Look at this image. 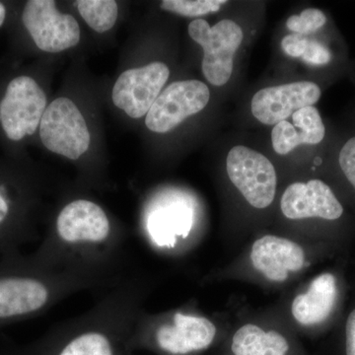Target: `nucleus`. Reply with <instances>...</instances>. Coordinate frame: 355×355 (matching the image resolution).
<instances>
[{"instance_id":"nucleus-21","label":"nucleus","mask_w":355,"mask_h":355,"mask_svg":"<svg viewBox=\"0 0 355 355\" xmlns=\"http://www.w3.org/2000/svg\"><path fill=\"white\" fill-rule=\"evenodd\" d=\"M272 142L273 149L279 155H286L301 144H309L304 135L287 121H280L275 125L272 132Z\"/></svg>"},{"instance_id":"nucleus-14","label":"nucleus","mask_w":355,"mask_h":355,"mask_svg":"<svg viewBox=\"0 0 355 355\" xmlns=\"http://www.w3.org/2000/svg\"><path fill=\"white\" fill-rule=\"evenodd\" d=\"M280 207L284 216L292 220L322 218L333 221L343 214L342 203L331 187L319 179L291 184L282 195Z\"/></svg>"},{"instance_id":"nucleus-26","label":"nucleus","mask_w":355,"mask_h":355,"mask_svg":"<svg viewBox=\"0 0 355 355\" xmlns=\"http://www.w3.org/2000/svg\"><path fill=\"white\" fill-rule=\"evenodd\" d=\"M347 355H355V309L347 323Z\"/></svg>"},{"instance_id":"nucleus-25","label":"nucleus","mask_w":355,"mask_h":355,"mask_svg":"<svg viewBox=\"0 0 355 355\" xmlns=\"http://www.w3.org/2000/svg\"><path fill=\"white\" fill-rule=\"evenodd\" d=\"M308 37L303 35H287L282 39V48L291 58H302L307 48Z\"/></svg>"},{"instance_id":"nucleus-6","label":"nucleus","mask_w":355,"mask_h":355,"mask_svg":"<svg viewBox=\"0 0 355 355\" xmlns=\"http://www.w3.org/2000/svg\"><path fill=\"white\" fill-rule=\"evenodd\" d=\"M46 96L32 76H14L0 96V130L13 144L38 130L46 109Z\"/></svg>"},{"instance_id":"nucleus-19","label":"nucleus","mask_w":355,"mask_h":355,"mask_svg":"<svg viewBox=\"0 0 355 355\" xmlns=\"http://www.w3.org/2000/svg\"><path fill=\"white\" fill-rule=\"evenodd\" d=\"M81 17L98 33L111 30L118 19V3L114 0H79L76 2Z\"/></svg>"},{"instance_id":"nucleus-20","label":"nucleus","mask_w":355,"mask_h":355,"mask_svg":"<svg viewBox=\"0 0 355 355\" xmlns=\"http://www.w3.org/2000/svg\"><path fill=\"white\" fill-rule=\"evenodd\" d=\"M225 3L223 0H164L161 8L186 17H198L217 12Z\"/></svg>"},{"instance_id":"nucleus-2","label":"nucleus","mask_w":355,"mask_h":355,"mask_svg":"<svg viewBox=\"0 0 355 355\" xmlns=\"http://www.w3.org/2000/svg\"><path fill=\"white\" fill-rule=\"evenodd\" d=\"M146 289L141 280L130 275L87 312L18 349V355H132L130 340Z\"/></svg>"},{"instance_id":"nucleus-8","label":"nucleus","mask_w":355,"mask_h":355,"mask_svg":"<svg viewBox=\"0 0 355 355\" xmlns=\"http://www.w3.org/2000/svg\"><path fill=\"white\" fill-rule=\"evenodd\" d=\"M40 139L51 153L77 160L88 150L91 137L83 114L67 98H58L44 111Z\"/></svg>"},{"instance_id":"nucleus-28","label":"nucleus","mask_w":355,"mask_h":355,"mask_svg":"<svg viewBox=\"0 0 355 355\" xmlns=\"http://www.w3.org/2000/svg\"><path fill=\"white\" fill-rule=\"evenodd\" d=\"M0 355H18V349L0 350Z\"/></svg>"},{"instance_id":"nucleus-13","label":"nucleus","mask_w":355,"mask_h":355,"mask_svg":"<svg viewBox=\"0 0 355 355\" xmlns=\"http://www.w3.org/2000/svg\"><path fill=\"white\" fill-rule=\"evenodd\" d=\"M322 90L312 81L261 89L252 99V114L263 125H277L305 107L314 106Z\"/></svg>"},{"instance_id":"nucleus-7","label":"nucleus","mask_w":355,"mask_h":355,"mask_svg":"<svg viewBox=\"0 0 355 355\" xmlns=\"http://www.w3.org/2000/svg\"><path fill=\"white\" fill-rule=\"evenodd\" d=\"M189 35L202 46V72L214 86L228 83L233 72L234 55L244 39L241 27L234 21H219L214 27L203 19L193 20L189 25Z\"/></svg>"},{"instance_id":"nucleus-11","label":"nucleus","mask_w":355,"mask_h":355,"mask_svg":"<svg viewBox=\"0 0 355 355\" xmlns=\"http://www.w3.org/2000/svg\"><path fill=\"white\" fill-rule=\"evenodd\" d=\"M209 99V89L202 81L184 80L170 84L147 113L146 127L153 132H170L189 116L202 111Z\"/></svg>"},{"instance_id":"nucleus-17","label":"nucleus","mask_w":355,"mask_h":355,"mask_svg":"<svg viewBox=\"0 0 355 355\" xmlns=\"http://www.w3.org/2000/svg\"><path fill=\"white\" fill-rule=\"evenodd\" d=\"M193 226L191 209L183 203H173L153 210L147 218V236L151 244L158 248L174 249L177 237L186 239Z\"/></svg>"},{"instance_id":"nucleus-12","label":"nucleus","mask_w":355,"mask_h":355,"mask_svg":"<svg viewBox=\"0 0 355 355\" xmlns=\"http://www.w3.org/2000/svg\"><path fill=\"white\" fill-rule=\"evenodd\" d=\"M170 70L167 65L154 62L123 72L114 83L112 99L114 106L132 119L146 116L160 95Z\"/></svg>"},{"instance_id":"nucleus-27","label":"nucleus","mask_w":355,"mask_h":355,"mask_svg":"<svg viewBox=\"0 0 355 355\" xmlns=\"http://www.w3.org/2000/svg\"><path fill=\"white\" fill-rule=\"evenodd\" d=\"M7 17V8L6 4L0 2V28L2 27V25L6 22Z\"/></svg>"},{"instance_id":"nucleus-15","label":"nucleus","mask_w":355,"mask_h":355,"mask_svg":"<svg viewBox=\"0 0 355 355\" xmlns=\"http://www.w3.org/2000/svg\"><path fill=\"white\" fill-rule=\"evenodd\" d=\"M254 268L270 282H282L289 273L298 272L305 263V254L297 243L277 236L266 235L252 247Z\"/></svg>"},{"instance_id":"nucleus-10","label":"nucleus","mask_w":355,"mask_h":355,"mask_svg":"<svg viewBox=\"0 0 355 355\" xmlns=\"http://www.w3.org/2000/svg\"><path fill=\"white\" fill-rule=\"evenodd\" d=\"M21 21L39 50L60 53L80 41V28L73 16L60 13L53 0H30Z\"/></svg>"},{"instance_id":"nucleus-1","label":"nucleus","mask_w":355,"mask_h":355,"mask_svg":"<svg viewBox=\"0 0 355 355\" xmlns=\"http://www.w3.org/2000/svg\"><path fill=\"white\" fill-rule=\"evenodd\" d=\"M125 235L101 205L77 198L58 212L32 260L49 270L121 282Z\"/></svg>"},{"instance_id":"nucleus-23","label":"nucleus","mask_w":355,"mask_h":355,"mask_svg":"<svg viewBox=\"0 0 355 355\" xmlns=\"http://www.w3.org/2000/svg\"><path fill=\"white\" fill-rule=\"evenodd\" d=\"M336 55L329 44L315 38L308 40L302 60L314 67H326L333 64Z\"/></svg>"},{"instance_id":"nucleus-24","label":"nucleus","mask_w":355,"mask_h":355,"mask_svg":"<svg viewBox=\"0 0 355 355\" xmlns=\"http://www.w3.org/2000/svg\"><path fill=\"white\" fill-rule=\"evenodd\" d=\"M340 171L355 191V135L345 140L338 153Z\"/></svg>"},{"instance_id":"nucleus-16","label":"nucleus","mask_w":355,"mask_h":355,"mask_svg":"<svg viewBox=\"0 0 355 355\" xmlns=\"http://www.w3.org/2000/svg\"><path fill=\"white\" fill-rule=\"evenodd\" d=\"M338 296L336 279L331 273H323L312 282L305 293L292 303V315L303 326L323 323L335 307Z\"/></svg>"},{"instance_id":"nucleus-22","label":"nucleus","mask_w":355,"mask_h":355,"mask_svg":"<svg viewBox=\"0 0 355 355\" xmlns=\"http://www.w3.org/2000/svg\"><path fill=\"white\" fill-rule=\"evenodd\" d=\"M328 24V17L324 11L317 8H308L303 10L300 15H292L286 21V27L295 34H315L324 29Z\"/></svg>"},{"instance_id":"nucleus-9","label":"nucleus","mask_w":355,"mask_h":355,"mask_svg":"<svg viewBox=\"0 0 355 355\" xmlns=\"http://www.w3.org/2000/svg\"><path fill=\"white\" fill-rule=\"evenodd\" d=\"M226 168L229 179L252 207L263 209L272 205L277 172L265 155L247 146H234L229 151Z\"/></svg>"},{"instance_id":"nucleus-18","label":"nucleus","mask_w":355,"mask_h":355,"mask_svg":"<svg viewBox=\"0 0 355 355\" xmlns=\"http://www.w3.org/2000/svg\"><path fill=\"white\" fill-rule=\"evenodd\" d=\"M231 349L235 355H286L289 345L279 331L248 324L236 331Z\"/></svg>"},{"instance_id":"nucleus-3","label":"nucleus","mask_w":355,"mask_h":355,"mask_svg":"<svg viewBox=\"0 0 355 355\" xmlns=\"http://www.w3.org/2000/svg\"><path fill=\"white\" fill-rule=\"evenodd\" d=\"M121 282L49 270L22 252L7 256L0 260V331L48 312L77 292L111 289Z\"/></svg>"},{"instance_id":"nucleus-5","label":"nucleus","mask_w":355,"mask_h":355,"mask_svg":"<svg viewBox=\"0 0 355 355\" xmlns=\"http://www.w3.org/2000/svg\"><path fill=\"white\" fill-rule=\"evenodd\" d=\"M32 189L24 178L0 170V260L37 239Z\"/></svg>"},{"instance_id":"nucleus-4","label":"nucleus","mask_w":355,"mask_h":355,"mask_svg":"<svg viewBox=\"0 0 355 355\" xmlns=\"http://www.w3.org/2000/svg\"><path fill=\"white\" fill-rule=\"evenodd\" d=\"M216 335V324L207 318L186 311L164 317L141 312L130 340V352L151 349L164 355H191L207 349Z\"/></svg>"}]
</instances>
